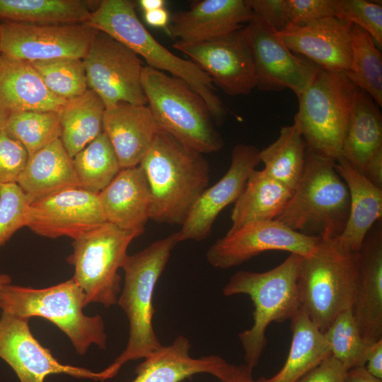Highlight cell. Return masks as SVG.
<instances>
[{"label":"cell","instance_id":"6da1fadb","mask_svg":"<svg viewBox=\"0 0 382 382\" xmlns=\"http://www.w3.org/2000/svg\"><path fill=\"white\" fill-rule=\"evenodd\" d=\"M139 166L150 188L149 219L182 225L209 186L207 160L159 130Z\"/></svg>","mask_w":382,"mask_h":382},{"label":"cell","instance_id":"7a4b0ae2","mask_svg":"<svg viewBox=\"0 0 382 382\" xmlns=\"http://www.w3.org/2000/svg\"><path fill=\"white\" fill-rule=\"evenodd\" d=\"M178 243L175 232L126 257L121 267L125 272V284L117 303L128 319L129 338L124 351L101 371L105 380L114 377L127 362L146 358L162 346L153 326V296L157 282Z\"/></svg>","mask_w":382,"mask_h":382},{"label":"cell","instance_id":"3957f363","mask_svg":"<svg viewBox=\"0 0 382 382\" xmlns=\"http://www.w3.org/2000/svg\"><path fill=\"white\" fill-rule=\"evenodd\" d=\"M85 23L129 47L147 66L185 81L204 99L214 123L224 122L226 110L210 77L191 60L179 57L158 42L139 19L132 1H100Z\"/></svg>","mask_w":382,"mask_h":382},{"label":"cell","instance_id":"277c9868","mask_svg":"<svg viewBox=\"0 0 382 382\" xmlns=\"http://www.w3.org/2000/svg\"><path fill=\"white\" fill-rule=\"evenodd\" d=\"M302 259L298 254L290 253L268 271H238L223 288L226 296L247 294L253 301V325L238 334L245 364L252 369L267 346L268 326L273 322L291 320L301 309L298 278Z\"/></svg>","mask_w":382,"mask_h":382},{"label":"cell","instance_id":"5b68a950","mask_svg":"<svg viewBox=\"0 0 382 382\" xmlns=\"http://www.w3.org/2000/svg\"><path fill=\"white\" fill-rule=\"evenodd\" d=\"M335 161L306 147L302 177L275 219L306 236L338 238L347 222L350 202Z\"/></svg>","mask_w":382,"mask_h":382},{"label":"cell","instance_id":"8992f818","mask_svg":"<svg viewBox=\"0 0 382 382\" xmlns=\"http://www.w3.org/2000/svg\"><path fill=\"white\" fill-rule=\"evenodd\" d=\"M358 251L338 238H320L303 257L298 286L301 309L324 332L340 313L352 310L357 286Z\"/></svg>","mask_w":382,"mask_h":382},{"label":"cell","instance_id":"52a82bcc","mask_svg":"<svg viewBox=\"0 0 382 382\" xmlns=\"http://www.w3.org/2000/svg\"><path fill=\"white\" fill-rule=\"evenodd\" d=\"M141 83L160 130L202 154L221 150L224 140L207 103L188 83L147 65L142 69Z\"/></svg>","mask_w":382,"mask_h":382},{"label":"cell","instance_id":"ba28073f","mask_svg":"<svg viewBox=\"0 0 382 382\" xmlns=\"http://www.w3.org/2000/svg\"><path fill=\"white\" fill-rule=\"evenodd\" d=\"M87 305L85 293L73 278L43 289L8 284L0 290L2 312L48 320L69 337L80 354L91 345L105 349L107 343L102 317L85 315L83 309Z\"/></svg>","mask_w":382,"mask_h":382},{"label":"cell","instance_id":"9c48e42d","mask_svg":"<svg viewBox=\"0 0 382 382\" xmlns=\"http://www.w3.org/2000/svg\"><path fill=\"white\" fill-rule=\"evenodd\" d=\"M357 90L345 73L318 68L298 97L294 118L307 148L335 161L340 156Z\"/></svg>","mask_w":382,"mask_h":382},{"label":"cell","instance_id":"30bf717a","mask_svg":"<svg viewBox=\"0 0 382 382\" xmlns=\"http://www.w3.org/2000/svg\"><path fill=\"white\" fill-rule=\"evenodd\" d=\"M143 232L123 230L106 221L74 240L67 261L74 267L72 278L85 293L88 304L110 307L117 303L121 280L118 270L129 244Z\"/></svg>","mask_w":382,"mask_h":382},{"label":"cell","instance_id":"8fae6325","mask_svg":"<svg viewBox=\"0 0 382 382\" xmlns=\"http://www.w3.org/2000/svg\"><path fill=\"white\" fill-rule=\"evenodd\" d=\"M83 61L88 88L101 98L105 108L121 103L147 105L141 83L144 66L129 47L97 30Z\"/></svg>","mask_w":382,"mask_h":382},{"label":"cell","instance_id":"7c38bea8","mask_svg":"<svg viewBox=\"0 0 382 382\" xmlns=\"http://www.w3.org/2000/svg\"><path fill=\"white\" fill-rule=\"evenodd\" d=\"M0 25V54L29 62L83 59L97 32L86 23Z\"/></svg>","mask_w":382,"mask_h":382},{"label":"cell","instance_id":"4fadbf2b","mask_svg":"<svg viewBox=\"0 0 382 382\" xmlns=\"http://www.w3.org/2000/svg\"><path fill=\"white\" fill-rule=\"evenodd\" d=\"M173 47L189 57L227 95H248L256 88L254 58L245 26L204 42L177 40Z\"/></svg>","mask_w":382,"mask_h":382},{"label":"cell","instance_id":"5bb4252c","mask_svg":"<svg viewBox=\"0 0 382 382\" xmlns=\"http://www.w3.org/2000/svg\"><path fill=\"white\" fill-rule=\"evenodd\" d=\"M320 238L302 234L276 219L247 224L228 231L207 252L209 264L216 268L238 266L268 250H282L309 255Z\"/></svg>","mask_w":382,"mask_h":382},{"label":"cell","instance_id":"9a60e30c","mask_svg":"<svg viewBox=\"0 0 382 382\" xmlns=\"http://www.w3.org/2000/svg\"><path fill=\"white\" fill-rule=\"evenodd\" d=\"M245 28L254 58L256 88L264 91L289 88L298 98L319 67L292 52L277 31L260 18L254 16Z\"/></svg>","mask_w":382,"mask_h":382},{"label":"cell","instance_id":"2e32d148","mask_svg":"<svg viewBox=\"0 0 382 382\" xmlns=\"http://www.w3.org/2000/svg\"><path fill=\"white\" fill-rule=\"evenodd\" d=\"M29 318L2 312L0 317V358L20 382H44L51 374H66L104 381L100 372L62 364L32 334Z\"/></svg>","mask_w":382,"mask_h":382},{"label":"cell","instance_id":"e0dca14e","mask_svg":"<svg viewBox=\"0 0 382 382\" xmlns=\"http://www.w3.org/2000/svg\"><path fill=\"white\" fill-rule=\"evenodd\" d=\"M105 222L98 194L73 187L32 202L27 227L41 236L75 240Z\"/></svg>","mask_w":382,"mask_h":382},{"label":"cell","instance_id":"ac0fdd59","mask_svg":"<svg viewBox=\"0 0 382 382\" xmlns=\"http://www.w3.org/2000/svg\"><path fill=\"white\" fill-rule=\"evenodd\" d=\"M259 153L251 144L233 147L228 170L202 193L181 225L178 231L180 242L199 241L209 236L219 214L243 192L250 175L260 163Z\"/></svg>","mask_w":382,"mask_h":382},{"label":"cell","instance_id":"d6986e66","mask_svg":"<svg viewBox=\"0 0 382 382\" xmlns=\"http://www.w3.org/2000/svg\"><path fill=\"white\" fill-rule=\"evenodd\" d=\"M352 25L326 17L277 32L294 54L321 69L347 74L352 58Z\"/></svg>","mask_w":382,"mask_h":382},{"label":"cell","instance_id":"ffe728a7","mask_svg":"<svg viewBox=\"0 0 382 382\" xmlns=\"http://www.w3.org/2000/svg\"><path fill=\"white\" fill-rule=\"evenodd\" d=\"M352 313L369 345L382 339V229L371 228L358 250Z\"/></svg>","mask_w":382,"mask_h":382},{"label":"cell","instance_id":"44dd1931","mask_svg":"<svg viewBox=\"0 0 382 382\" xmlns=\"http://www.w3.org/2000/svg\"><path fill=\"white\" fill-rule=\"evenodd\" d=\"M253 17L248 0L197 1L175 13L166 30L178 41L200 42L239 30Z\"/></svg>","mask_w":382,"mask_h":382},{"label":"cell","instance_id":"7402d4cb","mask_svg":"<svg viewBox=\"0 0 382 382\" xmlns=\"http://www.w3.org/2000/svg\"><path fill=\"white\" fill-rule=\"evenodd\" d=\"M103 130L125 168L139 165L160 129L147 105L121 103L105 109Z\"/></svg>","mask_w":382,"mask_h":382},{"label":"cell","instance_id":"603a6c76","mask_svg":"<svg viewBox=\"0 0 382 382\" xmlns=\"http://www.w3.org/2000/svg\"><path fill=\"white\" fill-rule=\"evenodd\" d=\"M98 195L106 221L123 230L144 231L151 192L139 165L122 168Z\"/></svg>","mask_w":382,"mask_h":382},{"label":"cell","instance_id":"cb8c5ba5","mask_svg":"<svg viewBox=\"0 0 382 382\" xmlns=\"http://www.w3.org/2000/svg\"><path fill=\"white\" fill-rule=\"evenodd\" d=\"M190 347L183 335L168 345H162L137 366L136 377L129 382H181L202 373L219 379L228 363L217 355L193 358L189 353Z\"/></svg>","mask_w":382,"mask_h":382},{"label":"cell","instance_id":"d4e9b609","mask_svg":"<svg viewBox=\"0 0 382 382\" xmlns=\"http://www.w3.org/2000/svg\"><path fill=\"white\" fill-rule=\"evenodd\" d=\"M16 184L30 204L66 189L80 187L73 159L60 139L28 156Z\"/></svg>","mask_w":382,"mask_h":382},{"label":"cell","instance_id":"484cf974","mask_svg":"<svg viewBox=\"0 0 382 382\" xmlns=\"http://www.w3.org/2000/svg\"><path fill=\"white\" fill-rule=\"evenodd\" d=\"M66 101L49 91L30 62L0 54V103L10 113L59 112Z\"/></svg>","mask_w":382,"mask_h":382},{"label":"cell","instance_id":"4316f807","mask_svg":"<svg viewBox=\"0 0 382 382\" xmlns=\"http://www.w3.org/2000/svg\"><path fill=\"white\" fill-rule=\"evenodd\" d=\"M335 169L349 190V213L342 234L337 238L349 249L358 251L376 222L382 216V189L372 184L342 156Z\"/></svg>","mask_w":382,"mask_h":382},{"label":"cell","instance_id":"83f0119b","mask_svg":"<svg viewBox=\"0 0 382 382\" xmlns=\"http://www.w3.org/2000/svg\"><path fill=\"white\" fill-rule=\"evenodd\" d=\"M382 147L379 106L357 88L344 137L341 156L363 174L371 156Z\"/></svg>","mask_w":382,"mask_h":382},{"label":"cell","instance_id":"f1b7e54d","mask_svg":"<svg viewBox=\"0 0 382 382\" xmlns=\"http://www.w3.org/2000/svg\"><path fill=\"white\" fill-rule=\"evenodd\" d=\"M294 191L270 177L264 170H254L235 202L228 231L256 221L275 219L282 212Z\"/></svg>","mask_w":382,"mask_h":382},{"label":"cell","instance_id":"f546056e","mask_svg":"<svg viewBox=\"0 0 382 382\" xmlns=\"http://www.w3.org/2000/svg\"><path fill=\"white\" fill-rule=\"evenodd\" d=\"M290 320L292 337L285 363L273 376L260 378V382H296L331 355L323 333L302 309Z\"/></svg>","mask_w":382,"mask_h":382},{"label":"cell","instance_id":"4dcf8cb0","mask_svg":"<svg viewBox=\"0 0 382 382\" xmlns=\"http://www.w3.org/2000/svg\"><path fill=\"white\" fill-rule=\"evenodd\" d=\"M105 109L101 98L88 88L67 100L59 111L60 139L71 158L103 132Z\"/></svg>","mask_w":382,"mask_h":382},{"label":"cell","instance_id":"1f68e13d","mask_svg":"<svg viewBox=\"0 0 382 382\" xmlns=\"http://www.w3.org/2000/svg\"><path fill=\"white\" fill-rule=\"evenodd\" d=\"M93 3L81 0H0V19L35 23H85Z\"/></svg>","mask_w":382,"mask_h":382},{"label":"cell","instance_id":"d6a6232c","mask_svg":"<svg viewBox=\"0 0 382 382\" xmlns=\"http://www.w3.org/2000/svg\"><path fill=\"white\" fill-rule=\"evenodd\" d=\"M306 154L305 140L294 122L282 127L277 139L259 153L264 171L293 191L302 177Z\"/></svg>","mask_w":382,"mask_h":382},{"label":"cell","instance_id":"836d02e7","mask_svg":"<svg viewBox=\"0 0 382 382\" xmlns=\"http://www.w3.org/2000/svg\"><path fill=\"white\" fill-rule=\"evenodd\" d=\"M72 159L80 187L96 194L106 187L122 169L103 132Z\"/></svg>","mask_w":382,"mask_h":382},{"label":"cell","instance_id":"e575fe53","mask_svg":"<svg viewBox=\"0 0 382 382\" xmlns=\"http://www.w3.org/2000/svg\"><path fill=\"white\" fill-rule=\"evenodd\" d=\"M358 88L367 93L378 106L382 105V56L371 35L352 25L350 69L346 74Z\"/></svg>","mask_w":382,"mask_h":382},{"label":"cell","instance_id":"d590c367","mask_svg":"<svg viewBox=\"0 0 382 382\" xmlns=\"http://www.w3.org/2000/svg\"><path fill=\"white\" fill-rule=\"evenodd\" d=\"M3 129L18 141L29 156L60 139L59 113L33 110L11 112Z\"/></svg>","mask_w":382,"mask_h":382},{"label":"cell","instance_id":"8d00e7d4","mask_svg":"<svg viewBox=\"0 0 382 382\" xmlns=\"http://www.w3.org/2000/svg\"><path fill=\"white\" fill-rule=\"evenodd\" d=\"M323 333L329 345L331 355L346 370L365 366L370 345L361 337L352 310H347L337 315Z\"/></svg>","mask_w":382,"mask_h":382},{"label":"cell","instance_id":"74e56055","mask_svg":"<svg viewBox=\"0 0 382 382\" xmlns=\"http://www.w3.org/2000/svg\"><path fill=\"white\" fill-rule=\"evenodd\" d=\"M30 63L49 91L61 99L69 100L88 89L83 59L61 58Z\"/></svg>","mask_w":382,"mask_h":382},{"label":"cell","instance_id":"f35d334b","mask_svg":"<svg viewBox=\"0 0 382 382\" xmlns=\"http://www.w3.org/2000/svg\"><path fill=\"white\" fill-rule=\"evenodd\" d=\"M334 16L366 30L379 48L382 45V6L366 0H331Z\"/></svg>","mask_w":382,"mask_h":382},{"label":"cell","instance_id":"ab89813d","mask_svg":"<svg viewBox=\"0 0 382 382\" xmlns=\"http://www.w3.org/2000/svg\"><path fill=\"white\" fill-rule=\"evenodd\" d=\"M30 204L16 183L0 186V247L27 226Z\"/></svg>","mask_w":382,"mask_h":382},{"label":"cell","instance_id":"60d3db41","mask_svg":"<svg viewBox=\"0 0 382 382\" xmlns=\"http://www.w3.org/2000/svg\"><path fill=\"white\" fill-rule=\"evenodd\" d=\"M28 158L25 148L4 129L0 131V186L17 183Z\"/></svg>","mask_w":382,"mask_h":382},{"label":"cell","instance_id":"b9f144b4","mask_svg":"<svg viewBox=\"0 0 382 382\" xmlns=\"http://www.w3.org/2000/svg\"><path fill=\"white\" fill-rule=\"evenodd\" d=\"M286 28L335 16L331 0H286Z\"/></svg>","mask_w":382,"mask_h":382},{"label":"cell","instance_id":"7bdbcfd3","mask_svg":"<svg viewBox=\"0 0 382 382\" xmlns=\"http://www.w3.org/2000/svg\"><path fill=\"white\" fill-rule=\"evenodd\" d=\"M248 3L254 16L277 32L287 27L286 0H248Z\"/></svg>","mask_w":382,"mask_h":382},{"label":"cell","instance_id":"ee69618b","mask_svg":"<svg viewBox=\"0 0 382 382\" xmlns=\"http://www.w3.org/2000/svg\"><path fill=\"white\" fill-rule=\"evenodd\" d=\"M346 371L344 366L330 355L296 382H344Z\"/></svg>","mask_w":382,"mask_h":382},{"label":"cell","instance_id":"f6af8a7d","mask_svg":"<svg viewBox=\"0 0 382 382\" xmlns=\"http://www.w3.org/2000/svg\"><path fill=\"white\" fill-rule=\"evenodd\" d=\"M252 371L253 369L245 364L234 365L228 363L219 380L221 382H260V378H253Z\"/></svg>","mask_w":382,"mask_h":382},{"label":"cell","instance_id":"bcb514c9","mask_svg":"<svg viewBox=\"0 0 382 382\" xmlns=\"http://www.w3.org/2000/svg\"><path fill=\"white\" fill-rule=\"evenodd\" d=\"M366 364L365 367L370 374L382 379V339L369 345Z\"/></svg>","mask_w":382,"mask_h":382},{"label":"cell","instance_id":"7dc6e473","mask_svg":"<svg viewBox=\"0 0 382 382\" xmlns=\"http://www.w3.org/2000/svg\"><path fill=\"white\" fill-rule=\"evenodd\" d=\"M363 174L372 184L382 189V147L369 159Z\"/></svg>","mask_w":382,"mask_h":382},{"label":"cell","instance_id":"c3c4849f","mask_svg":"<svg viewBox=\"0 0 382 382\" xmlns=\"http://www.w3.org/2000/svg\"><path fill=\"white\" fill-rule=\"evenodd\" d=\"M344 382H382V379L370 374L365 366H361L347 370Z\"/></svg>","mask_w":382,"mask_h":382},{"label":"cell","instance_id":"681fc988","mask_svg":"<svg viewBox=\"0 0 382 382\" xmlns=\"http://www.w3.org/2000/svg\"><path fill=\"white\" fill-rule=\"evenodd\" d=\"M146 23L155 28H167L169 21V14L163 7L151 11L144 12Z\"/></svg>","mask_w":382,"mask_h":382},{"label":"cell","instance_id":"f907efd6","mask_svg":"<svg viewBox=\"0 0 382 382\" xmlns=\"http://www.w3.org/2000/svg\"><path fill=\"white\" fill-rule=\"evenodd\" d=\"M140 7L144 12L151 11L164 7L165 1L163 0H140L139 1Z\"/></svg>","mask_w":382,"mask_h":382},{"label":"cell","instance_id":"816d5d0a","mask_svg":"<svg viewBox=\"0 0 382 382\" xmlns=\"http://www.w3.org/2000/svg\"><path fill=\"white\" fill-rule=\"evenodd\" d=\"M10 112L0 103V131L2 130L8 118Z\"/></svg>","mask_w":382,"mask_h":382},{"label":"cell","instance_id":"f5cc1de1","mask_svg":"<svg viewBox=\"0 0 382 382\" xmlns=\"http://www.w3.org/2000/svg\"><path fill=\"white\" fill-rule=\"evenodd\" d=\"M11 278L8 274H0V290L6 284H11Z\"/></svg>","mask_w":382,"mask_h":382},{"label":"cell","instance_id":"db71d44e","mask_svg":"<svg viewBox=\"0 0 382 382\" xmlns=\"http://www.w3.org/2000/svg\"><path fill=\"white\" fill-rule=\"evenodd\" d=\"M0 30H1V25H0Z\"/></svg>","mask_w":382,"mask_h":382}]
</instances>
